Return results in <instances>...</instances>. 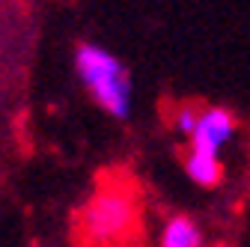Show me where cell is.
I'll return each instance as SVG.
<instances>
[{
    "label": "cell",
    "instance_id": "cell-1",
    "mask_svg": "<svg viewBox=\"0 0 250 247\" xmlns=\"http://www.w3.org/2000/svg\"><path fill=\"white\" fill-rule=\"evenodd\" d=\"M78 247H143V200L131 176L104 173L99 188L75 214Z\"/></svg>",
    "mask_w": 250,
    "mask_h": 247
},
{
    "label": "cell",
    "instance_id": "cell-2",
    "mask_svg": "<svg viewBox=\"0 0 250 247\" xmlns=\"http://www.w3.org/2000/svg\"><path fill=\"white\" fill-rule=\"evenodd\" d=\"M78 78L86 86L102 110H107L116 119H125L131 113V81L128 72L122 69V63L102 45H81L75 54Z\"/></svg>",
    "mask_w": 250,
    "mask_h": 247
},
{
    "label": "cell",
    "instance_id": "cell-3",
    "mask_svg": "<svg viewBox=\"0 0 250 247\" xmlns=\"http://www.w3.org/2000/svg\"><path fill=\"white\" fill-rule=\"evenodd\" d=\"M232 134H235V116L229 110H224V107H206L203 110L200 107L197 125L188 137H191V149L221 155V149L232 140Z\"/></svg>",
    "mask_w": 250,
    "mask_h": 247
},
{
    "label": "cell",
    "instance_id": "cell-4",
    "mask_svg": "<svg viewBox=\"0 0 250 247\" xmlns=\"http://www.w3.org/2000/svg\"><path fill=\"white\" fill-rule=\"evenodd\" d=\"M185 173H188V179H191L194 185H200V188H214V185H221V179H224L221 155H214V152H200V149H188Z\"/></svg>",
    "mask_w": 250,
    "mask_h": 247
},
{
    "label": "cell",
    "instance_id": "cell-5",
    "mask_svg": "<svg viewBox=\"0 0 250 247\" xmlns=\"http://www.w3.org/2000/svg\"><path fill=\"white\" fill-rule=\"evenodd\" d=\"M158 247H203V232L191 218L173 214L158 235Z\"/></svg>",
    "mask_w": 250,
    "mask_h": 247
},
{
    "label": "cell",
    "instance_id": "cell-6",
    "mask_svg": "<svg viewBox=\"0 0 250 247\" xmlns=\"http://www.w3.org/2000/svg\"><path fill=\"white\" fill-rule=\"evenodd\" d=\"M197 116H200V107H194V104H182V107L176 110V116H173V125H176L182 134H191L194 125H197Z\"/></svg>",
    "mask_w": 250,
    "mask_h": 247
}]
</instances>
